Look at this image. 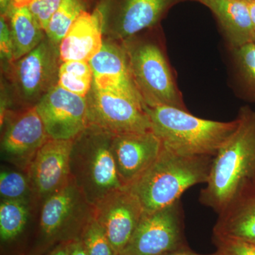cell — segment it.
<instances>
[{"label": "cell", "instance_id": "obj_18", "mask_svg": "<svg viewBox=\"0 0 255 255\" xmlns=\"http://www.w3.org/2000/svg\"><path fill=\"white\" fill-rule=\"evenodd\" d=\"M216 15L232 49L254 42L249 5L243 0H198Z\"/></svg>", "mask_w": 255, "mask_h": 255}, {"label": "cell", "instance_id": "obj_20", "mask_svg": "<svg viewBox=\"0 0 255 255\" xmlns=\"http://www.w3.org/2000/svg\"><path fill=\"white\" fill-rule=\"evenodd\" d=\"M14 46V61L36 48L46 37L28 6L13 8L6 16Z\"/></svg>", "mask_w": 255, "mask_h": 255}, {"label": "cell", "instance_id": "obj_37", "mask_svg": "<svg viewBox=\"0 0 255 255\" xmlns=\"http://www.w3.org/2000/svg\"><path fill=\"white\" fill-rule=\"evenodd\" d=\"M255 43V41H254Z\"/></svg>", "mask_w": 255, "mask_h": 255}, {"label": "cell", "instance_id": "obj_21", "mask_svg": "<svg viewBox=\"0 0 255 255\" xmlns=\"http://www.w3.org/2000/svg\"><path fill=\"white\" fill-rule=\"evenodd\" d=\"M58 85L75 95L86 97L93 85V73L89 62L61 63Z\"/></svg>", "mask_w": 255, "mask_h": 255}, {"label": "cell", "instance_id": "obj_14", "mask_svg": "<svg viewBox=\"0 0 255 255\" xmlns=\"http://www.w3.org/2000/svg\"><path fill=\"white\" fill-rule=\"evenodd\" d=\"M6 122L1 141L2 159L26 173L36 152L48 138L44 125L36 106Z\"/></svg>", "mask_w": 255, "mask_h": 255}, {"label": "cell", "instance_id": "obj_13", "mask_svg": "<svg viewBox=\"0 0 255 255\" xmlns=\"http://www.w3.org/2000/svg\"><path fill=\"white\" fill-rule=\"evenodd\" d=\"M73 140L45 141L26 171L35 198L44 201L70 179V158Z\"/></svg>", "mask_w": 255, "mask_h": 255}, {"label": "cell", "instance_id": "obj_17", "mask_svg": "<svg viewBox=\"0 0 255 255\" xmlns=\"http://www.w3.org/2000/svg\"><path fill=\"white\" fill-rule=\"evenodd\" d=\"M103 29L100 13L82 11L68 30L59 46L61 63L89 62L102 48Z\"/></svg>", "mask_w": 255, "mask_h": 255}, {"label": "cell", "instance_id": "obj_25", "mask_svg": "<svg viewBox=\"0 0 255 255\" xmlns=\"http://www.w3.org/2000/svg\"><path fill=\"white\" fill-rule=\"evenodd\" d=\"M80 238L88 255H118L93 213L82 228Z\"/></svg>", "mask_w": 255, "mask_h": 255}, {"label": "cell", "instance_id": "obj_29", "mask_svg": "<svg viewBox=\"0 0 255 255\" xmlns=\"http://www.w3.org/2000/svg\"><path fill=\"white\" fill-rule=\"evenodd\" d=\"M0 53L4 61L9 63L14 61V46L9 21L3 15L0 17Z\"/></svg>", "mask_w": 255, "mask_h": 255}, {"label": "cell", "instance_id": "obj_19", "mask_svg": "<svg viewBox=\"0 0 255 255\" xmlns=\"http://www.w3.org/2000/svg\"><path fill=\"white\" fill-rule=\"evenodd\" d=\"M218 215L214 238L255 243V185Z\"/></svg>", "mask_w": 255, "mask_h": 255}, {"label": "cell", "instance_id": "obj_6", "mask_svg": "<svg viewBox=\"0 0 255 255\" xmlns=\"http://www.w3.org/2000/svg\"><path fill=\"white\" fill-rule=\"evenodd\" d=\"M182 202L144 214L130 241L119 255H164L187 249Z\"/></svg>", "mask_w": 255, "mask_h": 255}, {"label": "cell", "instance_id": "obj_11", "mask_svg": "<svg viewBox=\"0 0 255 255\" xmlns=\"http://www.w3.org/2000/svg\"><path fill=\"white\" fill-rule=\"evenodd\" d=\"M47 135L55 140H74L89 127L86 97L56 85L36 105Z\"/></svg>", "mask_w": 255, "mask_h": 255}, {"label": "cell", "instance_id": "obj_1", "mask_svg": "<svg viewBox=\"0 0 255 255\" xmlns=\"http://www.w3.org/2000/svg\"><path fill=\"white\" fill-rule=\"evenodd\" d=\"M238 125L216 152L199 201L218 214L255 185V110L242 107Z\"/></svg>", "mask_w": 255, "mask_h": 255}, {"label": "cell", "instance_id": "obj_5", "mask_svg": "<svg viewBox=\"0 0 255 255\" xmlns=\"http://www.w3.org/2000/svg\"><path fill=\"white\" fill-rule=\"evenodd\" d=\"M127 50L132 80L145 107L170 106L187 110L165 55L150 41L122 42Z\"/></svg>", "mask_w": 255, "mask_h": 255}, {"label": "cell", "instance_id": "obj_35", "mask_svg": "<svg viewBox=\"0 0 255 255\" xmlns=\"http://www.w3.org/2000/svg\"><path fill=\"white\" fill-rule=\"evenodd\" d=\"M249 5L250 11H251L252 20H253V25H254L255 31V2L248 3ZM255 41V40H254Z\"/></svg>", "mask_w": 255, "mask_h": 255}, {"label": "cell", "instance_id": "obj_28", "mask_svg": "<svg viewBox=\"0 0 255 255\" xmlns=\"http://www.w3.org/2000/svg\"><path fill=\"white\" fill-rule=\"evenodd\" d=\"M62 1L63 0H33L28 6L44 31Z\"/></svg>", "mask_w": 255, "mask_h": 255}, {"label": "cell", "instance_id": "obj_33", "mask_svg": "<svg viewBox=\"0 0 255 255\" xmlns=\"http://www.w3.org/2000/svg\"><path fill=\"white\" fill-rule=\"evenodd\" d=\"M164 255H222L221 253H219V252H216L214 254L211 255H201L197 254V253H194L190 251L189 248L187 249L181 250V251H178L175 252H172V253H168V254H166Z\"/></svg>", "mask_w": 255, "mask_h": 255}, {"label": "cell", "instance_id": "obj_10", "mask_svg": "<svg viewBox=\"0 0 255 255\" xmlns=\"http://www.w3.org/2000/svg\"><path fill=\"white\" fill-rule=\"evenodd\" d=\"M176 0H104L97 8L103 35L115 41L133 38L158 23Z\"/></svg>", "mask_w": 255, "mask_h": 255}, {"label": "cell", "instance_id": "obj_8", "mask_svg": "<svg viewBox=\"0 0 255 255\" xmlns=\"http://www.w3.org/2000/svg\"><path fill=\"white\" fill-rule=\"evenodd\" d=\"M60 61L59 46L46 36L36 48L11 63V81L21 102L34 107L58 84Z\"/></svg>", "mask_w": 255, "mask_h": 255}, {"label": "cell", "instance_id": "obj_23", "mask_svg": "<svg viewBox=\"0 0 255 255\" xmlns=\"http://www.w3.org/2000/svg\"><path fill=\"white\" fill-rule=\"evenodd\" d=\"M85 10V0H63L45 31L48 40L59 46L68 30Z\"/></svg>", "mask_w": 255, "mask_h": 255}, {"label": "cell", "instance_id": "obj_16", "mask_svg": "<svg viewBox=\"0 0 255 255\" xmlns=\"http://www.w3.org/2000/svg\"><path fill=\"white\" fill-rule=\"evenodd\" d=\"M93 86L102 91L125 96L144 106L132 80L127 50L123 43L104 41L102 48L89 61Z\"/></svg>", "mask_w": 255, "mask_h": 255}, {"label": "cell", "instance_id": "obj_27", "mask_svg": "<svg viewBox=\"0 0 255 255\" xmlns=\"http://www.w3.org/2000/svg\"><path fill=\"white\" fill-rule=\"evenodd\" d=\"M217 252L222 255H255V243L241 240L214 238Z\"/></svg>", "mask_w": 255, "mask_h": 255}, {"label": "cell", "instance_id": "obj_31", "mask_svg": "<svg viewBox=\"0 0 255 255\" xmlns=\"http://www.w3.org/2000/svg\"><path fill=\"white\" fill-rule=\"evenodd\" d=\"M70 241H63L58 245L53 251L50 252L48 255H69L70 253Z\"/></svg>", "mask_w": 255, "mask_h": 255}, {"label": "cell", "instance_id": "obj_2", "mask_svg": "<svg viewBox=\"0 0 255 255\" xmlns=\"http://www.w3.org/2000/svg\"><path fill=\"white\" fill-rule=\"evenodd\" d=\"M214 157L179 155L162 145L158 157L130 187L145 214L180 201L189 188L206 184Z\"/></svg>", "mask_w": 255, "mask_h": 255}, {"label": "cell", "instance_id": "obj_36", "mask_svg": "<svg viewBox=\"0 0 255 255\" xmlns=\"http://www.w3.org/2000/svg\"><path fill=\"white\" fill-rule=\"evenodd\" d=\"M243 1H246L248 3L255 2V0H243Z\"/></svg>", "mask_w": 255, "mask_h": 255}, {"label": "cell", "instance_id": "obj_7", "mask_svg": "<svg viewBox=\"0 0 255 255\" xmlns=\"http://www.w3.org/2000/svg\"><path fill=\"white\" fill-rule=\"evenodd\" d=\"M93 206L85 199L71 179L43 201L40 231L45 241H66L80 237L91 217Z\"/></svg>", "mask_w": 255, "mask_h": 255}, {"label": "cell", "instance_id": "obj_9", "mask_svg": "<svg viewBox=\"0 0 255 255\" xmlns=\"http://www.w3.org/2000/svg\"><path fill=\"white\" fill-rule=\"evenodd\" d=\"M89 94V127L114 135L152 130L141 104L125 96L102 91L93 85Z\"/></svg>", "mask_w": 255, "mask_h": 255}, {"label": "cell", "instance_id": "obj_12", "mask_svg": "<svg viewBox=\"0 0 255 255\" xmlns=\"http://www.w3.org/2000/svg\"><path fill=\"white\" fill-rule=\"evenodd\" d=\"M143 208L130 188L114 191L93 206V216L117 254H121L143 216Z\"/></svg>", "mask_w": 255, "mask_h": 255}, {"label": "cell", "instance_id": "obj_22", "mask_svg": "<svg viewBox=\"0 0 255 255\" xmlns=\"http://www.w3.org/2000/svg\"><path fill=\"white\" fill-rule=\"evenodd\" d=\"M28 204L21 201L1 200L0 238L3 243L14 241L23 232L28 219Z\"/></svg>", "mask_w": 255, "mask_h": 255}, {"label": "cell", "instance_id": "obj_15", "mask_svg": "<svg viewBox=\"0 0 255 255\" xmlns=\"http://www.w3.org/2000/svg\"><path fill=\"white\" fill-rule=\"evenodd\" d=\"M162 149L160 139L151 131L113 135L112 150L123 187H130L153 164Z\"/></svg>", "mask_w": 255, "mask_h": 255}, {"label": "cell", "instance_id": "obj_30", "mask_svg": "<svg viewBox=\"0 0 255 255\" xmlns=\"http://www.w3.org/2000/svg\"><path fill=\"white\" fill-rule=\"evenodd\" d=\"M69 255H88L80 237L72 240Z\"/></svg>", "mask_w": 255, "mask_h": 255}, {"label": "cell", "instance_id": "obj_32", "mask_svg": "<svg viewBox=\"0 0 255 255\" xmlns=\"http://www.w3.org/2000/svg\"><path fill=\"white\" fill-rule=\"evenodd\" d=\"M13 0H0V9L1 15L7 16L11 9H12Z\"/></svg>", "mask_w": 255, "mask_h": 255}, {"label": "cell", "instance_id": "obj_24", "mask_svg": "<svg viewBox=\"0 0 255 255\" xmlns=\"http://www.w3.org/2000/svg\"><path fill=\"white\" fill-rule=\"evenodd\" d=\"M0 195L1 200L21 201L28 204L33 191L27 174L12 169H1Z\"/></svg>", "mask_w": 255, "mask_h": 255}, {"label": "cell", "instance_id": "obj_26", "mask_svg": "<svg viewBox=\"0 0 255 255\" xmlns=\"http://www.w3.org/2000/svg\"><path fill=\"white\" fill-rule=\"evenodd\" d=\"M233 50L242 83L255 101V43L251 42Z\"/></svg>", "mask_w": 255, "mask_h": 255}, {"label": "cell", "instance_id": "obj_4", "mask_svg": "<svg viewBox=\"0 0 255 255\" xmlns=\"http://www.w3.org/2000/svg\"><path fill=\"white\" fill-rule=\"evenodd\" d=\"M113 135L90 126L73 140L70 179L92 206L124 187L114 160Z\"/></svg>", "mask_w": 255, "mask_h": 255}, {"label": "cell", "instance_id": "obj_34", "mask_svg": "<svg viewBox=\"0 0 255 255\" xmlns=\"http://www.w3.org/2000/svg\"><path fill=\"white\" fill-rule=\"evenodd\" d=\"M33 0H13V8L23 7V6H28L31 4Z\"/></svg>", "mask_w": 255, "mask_h": 255}, {"label": "cell", "instance_id": "obj_3", "mask_svg": "<svg viewBox=\"0 0 255 255\" xmlns=\"http://www.w3.org/2000/svg\"><path fill=\"white\" fill-rule=\"evenodd\" d=\"M145 110L162 145L182 155L214 157L238 125L237 119L208 120L170 106L145 107Z\"/></svg>", "mask_w": 255, "mask_h": 255}]
</instances>
